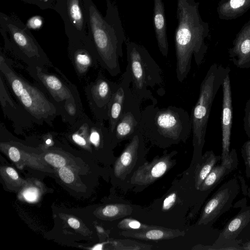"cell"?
<instances>
[{"instance_id": "2", "label": "cell", "mask_w": 250, "mask_h": 250, "mask_svg": "<svg viewBox=\"0 0 250 250\" xmlns=\"http://www.w3.org/2000/svg\"><path fill=\"white\" fill-rule=\"evenodd\" d=\"M155 104L141 111L139 130L145 139L162 148L186 143L192 131L188 111L175 106L160 108Z\"/></svg>"}, {"instance_id": "4", "label": "cell", "mask_w": 250, "mask_h": 250, "mask_svg": "<svg viewBox=\"0 0 250 250\" xmlns=\"http://www.w3.org/2000/svg\"><path fill=\"white\" fill-rule=\"evenodd\" d=\"M230 72L229 66L224 67L214 63L209 67L201 83L199 97L190 115L193 147L190 166L197 163L202 156L212 103L218 90Z\"/></svg>"}, {"instance_id": "37", "label": "cell", "mask_w": 250, "mask_h": 250, "mask_svg": "<svg viewBox=\"0 0 250 250\" xmlns=\"http://www.w3.org/2000/svg\"><path fill=\"white\" fill-rule=\"evenodd\" d=\"M245 249L250 250V243L248 245H247L246 247L245 248Z\"/></svg>"}, {"instance_id": "29", "label": "cell", "mask_w": 250, "mask_h": 250, "mask_svg": "<svg viewBox=\"0 0 250 250\" xmlns=\"http://www.w3.org/2000/svg\"><path fill=\"white\" fill-rule=\"evenodd\" d=\"M3 176L6 183L16 186L15 183L19 185L20 177L17 172L11 167H6L3 169ZM20 186V185H19Z\"/></svg>"}, {"instance_id": "13", "label": "cell", "mask_w": 250, "mask_h": 250, "mask_svg": "<svg viewBox=\"0 0 250 250\" xmlns=\"http://www.w3.org/2000/svg\"><path fill=\"white\" fill-rule=\"evenodd\" d=\"M242 200L240 210L224 227L218 238L211 246H204V250H242L236 238L241 231L250 225V206L246 200Z\"/></svg>"}, {"instance_id": "27", "label": "cell", "mask_w": 250, "mask_h": 250, "mask_svg": "<svg viewBox=\"0 0 250 250\" xmlns=\"http://www.w3.org/2000/svg\"><path fill=\"white\" fill-rule=\"evenodd\" d=\"M21 195L26 201L29 202H34L39 199L40 190L37 187L30 186L23 189Z\"/></svg>"}, {"instance_id": "9", "label": "cell", "mask_w": 250, "mask_h": 250, "mask_svg": "<svg viewBox=\"0 0 250 250\" xmlns=\"http://www.w3.org/2000/svg\"><path fill=\"white\" fill-rule=\"evenodd\" d=\"M239 188V183L235 178L222 184L204 206L197 224L211 226L231 208Z\"/></svg>"}, {"instance_id": "17", "label": "cell", "mask_w": 250, "mask_h": 250, "mask_svg": "<svg viewBox=\"0 0 250 250\" xmlns=\"http://www.w3.org/2000/svg\"><path fill=\"white\" fill-rule=\"evenodd\" d=\"M228 52L230 60L237 68L250 67V19L236 34Z\"/></svg>"}, {"instance_id": "38", "label": "cell", "mask_w": 250, "mask_h": 250, "mask_svg": "<svg viewBox=\"0 0 250 250\" xmlns=\"http://www.w3.org/2000/svg\"><path fill=\"white\" fill-rule=\"evenodd\" d=\"M46 143L47 144H50V143H51V140H50V139H48V140L46 141Z\"/></svg>"}, {"instance_id": "15", "label": "cell", "mask_w": 250, "mask_h": 250, "mask_svg": "<svg viewBox=\"0 0 250 250\" xmlns=\"http://www.w3.org/2000/svg\"><path fill=\"white\" fill-rule=\"evenodd\" d=\"M238 165V160L236 150L232 148L230 151L228 161L216 165L200 185L197 193L198 208L208 194L228 175L237 167Z\"/></svg>"}, {"instance_id": "35", "label": "cell", "mask_w": 250, "mask_h": 250, "mask_svg": "<svg viewBox=\"0 0 250 250\" xmlns=\"http://www.w3.org/2000/svg\"><path fill=\"white\" fill-rule=\"evenodd\" d=\"M240 180L243 194L246 195L250 198V187H248L246 184L244 179H242V178H240Z\"/></svg>"}, {"instance_id": "6", "label": "cell", "mask_w": 250, "mask_h": 250, "mask_svg": "<svg viewBox=\"0 0 250 250\" xmlns=\"http://www.w3.org/2000/svg\"><path fill=\"white\" fill-rule=\"evenodd\" d=\"M126 48V69L130 75L133 93L141 102L150 100L152 104H156V100L148 88L162 83L161 68L144 46L128 42Z\"/></svg>"}, {"instance_id": "22", "label": "cell", "mask_w": 250, "mask_h": 250, "mask_svg": "<svg viewBox=\"0 0 250 250\" xmlns=\"http://www.w3.org/2000/svg\"><path fill=\"white\" fill-rule=\"evenodd\" d=\"M250 9V0H221L217 7L218 17L222 20L236 19Z\"/></svg>"}, {"instance_id": "12", "label": "cell", "mask_w": 250, "mask_h": 250, "mask_svg": "<svg viewBox=\"0 0 250 250\" xmlns=\"http://www.w3.org/2000/svg\"><path fill=\"white\" fill-rule=\"evenodd\" d=\"M141 103L130 88L120 118L112 133L114 146L122 141L130 140L139 130L142 111L140 109Z\"/></svg>"}, {"instance_id": "21", "label": "cell", "mask_w": 250, "mask_h": 250, "mask_svg": "<svg viewBox=\"0 0 250 250\" xmlns=\"http://www.w3.org/2000/svg\"><path fill=\"white\" fill-rule=\"evenodd\" d=\"M125 237L145 240H160L176 238L185 234L184 231L160 227L153 226L146 229L125 230L121 233Z\"/></svg>"}, {"instance_id": "16", "label": "cell", "mask_w": 250, "mask_h": 250, "mask_svg": "<svg viewBox=\"0 0 250 250\" xmlns=\"http://www.w3.org/2000/svg\"><path fill=\"white\" fill-rule=\"evenodd\" d=\"M223 101L222 110V153L221 163L229 159L231 130L232 120L231 89L229 74L225 78L223 84Z\"/></svg>"}, {"instance_id": "33", "label": "cell", "mask_w": 250, "mask_h": 250, "mask_svg": "<svg viewBox=\"0 0 250 250\" xmlns=\"http://www.w3.org/2000/svg\"><path fill=\"white\" fill-rule=\"evenodd\" d=\"M10 159L14 162L17 163L21 160V152L19 149L14 146H10L8 150Z\"/></svg>"}, {"instance_id": "32", "label": "cell", "mask_w": 250, "mask_h": 250, "mask_svg": "<svg viewBox=\"0 0 250 250\" xmlns=\"http://www.w3.org/2000/svg\"><path fill=\"white\" fill-rule=\"evenodd\" d=\"M244 117V128L246 135L250 138V98L246 104Z\"/></svg>"}, {"instance_id": "5", "label": "cell", "mask_w": 250, "mask_h": 250, "mask_svg": "<svg viewBox=\"0 0 250 250\" xmlns=\"http://www.w3.org/2000/svg\"><path fill=\"white\" fill-rule=\"evenodd\" d=\"M0 70L32 121L39 124L45 122L51 125L56 116L60 114L56 105L43 91L18 75L2 56H0Z\"/></svg>"}, {"instance_id": "28", "label": "cell", "mask_w": 250, "mask_h": 250, "mask_svg": "<svg viewBox=\"0 0 250 250\" xmlns=\"http://www.w3.org/2000/svg\"><path fill=\"white\" fill-rule=\"evenodd\" d=\"M44 158L46 162L55 167L61 168L66 165L65 159L57 154L49 153L45 155Z\"/></svg>"}, {"instance_id": "10", "label": "cell", "mask_w": 250, "mask_h": 250, "mask_svg": "<svg viewBox=\"0 0 250 250\" xmlns=\"http://www.w3.org/2000/svg\"><path fill=\"white\" fill-rule=\"evenodd\" d=\"M116 86L117 83L108 79L101 72L86 86V99L96 121L108 120L109 105Z\"/></svg>"}, {"instance_id": "34", "label": "cell", "mask_w": 250, "mask_h": 250, "mask_svg": "<svg viewBox=\"0 0 250 250\" xmlns=\"http://www.w3.org/2000/svg\"><path fill=\"white\" fill-rule=\"evenodd\" d=\"M42 24V21L39 17H34L27 22V26L30 28H39Z\"/></svg>"}, {"instance_id": "20", "label": "cell", "mask_w": 250, "mask_h": 250, "mask_svg": "<svg viewBox=\"0 0 250 250\" xmlns=\"http://www.w3.org/2000/svg\"><path fill=\"white\" fill-rule=\"evenodd\" d=\"M153 21L159 49L164 57H167L168 43L165 7L163 0H154Z\"/></svg>"}, {"instance_id": "11", "label": "cell", "mask_w": 250, "mask_h": 250, "mask_svg": "<svg viewBox=\"0 0 250 250\" xmlns=\"http://www.w3.org/2000/svg\"><path fill=\"white\" fill-rule=\"evenodd\" d=\"M176 150L167 153L165 151L160 156H157L151 162L146 161L139 167L131 178L129 189L140 192L163 176L175 164L173 158Z\"/></svg>"}, {"instance_id": "1", "label": "cell", "mask_w": 250, "mask_h": 250, "mask_svg": "<svg viewBox=\"0 0 250 250\" xmlns=\"http://www.w3.org/2000/svg\"><path fill=\"white\" fill-rule=\"evenodd\" d=\"M199 2L194 0H177V26L174 34L176 77L182 83L191 68L192 57L198 66L207 52L205 42L209 33V24L204 21L199 10Z\"/></svg>"}, {"instance_id": "25", "label": "cell", "mask_w": 250, "mask_h": 250, "mask_svg": "<svg viewBox=\"0 0 250 250\" xmlns=\"http://www.w3.org/2000/svg\"><path fill=\"white\" fill-rule=\"evenodd\" d=\"M241 152L245 166L246 176L250 178V140L244 143L241 147Z\"/></svg>"}, {"instance_id": "8", "label": "cell", "mask_w": 250, "mask_h": 250, "mask_svg": "<svg viewBox=\"0 0 250 250\" xmlns=\"http://www.w3.org/2000/svg\"><path fill=\"white\" fill-rule=\"evenodd\" d=\"M27 70L39 86L47 93L60 115L66 102L72 100L82 103L77 88L61 72V76H59L38 66H27Z\"/></svg>"}, {"instance_id": "3", "label": "cell", "mask_w": 250, "mask_h": 250, "mask_svg": "<svg viewBox=\"0 0 250 250\" xmlns=\"http://www.w3.org/2000/svg\"><path fill=\"white\" fill-rule=\"evenodd\" d=\"M107 11L103 18L94 6L89 8L90 24L100 65L113 77L121 72L119 58L123 56L126 41L117 7L107 0Z\"/></svg>"}, {"instance_id": "36", "label": "cell", "mask_w": 250, "mask_h": 250, "mask_svg": "<svg viewBox=\"0 0 250 250\" xmlns=\"http://www.w3.org/2000/svg\"><path fill=\"white\" fill-rule=\"evenodd\" d=\"M68 224L73 229H77L80 227V223L79 221L75 218H70L68 220Z\"/></svg>"}, {"instance_id": "26", "label": "cell", "mask_w": 250, "mask_h": 250, "mask_svg": "<svg viewBox=\"0 0 250 250\" xmlns=\"http://www.w3.org/2000/svg\"><path fill=\"white\" fill-rule=\"evenodd\" d=\"M153 226H146L139 221L130 219H125L120 224V227L127 230H138L149 229Z\"/></svg>"}, {"instance_id": "14", "label": "cell", "mask_w": 250, "mask_h": 250, "mask_svg": "<svg viewBox=\"0 0 250 250\" xmlns=\"http://www.w3.org/2000/svg\"><path fill=\"white\" fill-rule=\"evenodd\" d=\"M13 40L18 47L17 55L27 66L43 68L53 66L45 54L25 32L14 25L9 26Z\"/></svg>"}, {"instance_id": "31", "label": "cell", "mask_w": 250, "mask_h": 250, "mask_svg": "<svg viewBox=\"0 0 250 250\" xmlns=\"http://www.w3.org/2000/svg\"><path fill=\"white\" fill-rule=\"evenodd\" d=\"M59 174L61 179L65 183L70 184L74 180L73 172L66 167H63L60 168Z\"/></svg>"}, {"instance_id": "23", "label": "cell", "mask_w": 250, "mask_h": 250, "mask_svg": "<svg viewBox=\"0 0 250 250\" xmlns=\"http://www.w3.org/2000/svg\"><path fill=\"white\" fill-rule=\"evenodd\" d=\"M131 207L123 204L108 205L102 210V214L105 217L117 219L125 217L131 214Z\"/></svg>"}, {"instance_id": "7", "label": "cell", "mask_w": 250, "mask_h": 250, "mask_svg": "<svg viewBox=\"0 0 250 250\" xmlns=\"http://www.w3.org/2000/svg\"><path fill=\"white\" fill-rule=\"evenodd\" d=\"M148 150L145 139L139 130L115 160L113 176L116 184L125 191L129 189V183L133 175L147 161L146 156Z\"/></svg>"}, {"instance_id": "39", "label": "cell", "mask_w": 250, "mask_h": 250, "mask_svg": "<svg viewBox=\"0 0 250 250\" xmlns=\"http://www.w3.org/2000/svg\"><path fill=\"white\" fill-rule=\"evenodd\" d=\"M43 0V1H47V0Z\"/></svg>"}, {"instance_id": "24", "label": "cell", "mask_w": 250, "mask_h": 250, "mask_svg": "<svg viewBox=\"0 0 250 250\" xmlns=\"http://www.w3.org/2000/svg\"><path fill=\"white\" fill-rule=\"evenodd\" d=\"M68 10L73 23L78 30H81L83 25V17L79 0H68Z\"/></svg>"}, {"instance_id": "18", "label": "cell", "mask_w": 250, "mask_h": 250, "mask_svg": "<svg viewBox=\"0 0 250 250\" xmlns=\"http://www.w3.org/2000/svg\"><path fill=\"white\" fill-rule=\"evenodd\" d=\"M131 80L128 70L122 75L117 83L115 90L109 103L108 109V128L113 132L120 118L127 92L130 88Z\"/></svg>"}, {"instance_id": "30", "label": "cell", "mask_w": 250, "mask_h": 250, "mask_svg": "<svg viewBox=\"0 0 250 250\" xmlns=\"http://www.w3.org/2000/svg\"><path fill=\"white\" fill-rule=\"evenodd\" d=\"M178 198L177 193L172 191L167 195L163 201L162 208L163 211H168L173 207Z\"/></svg>"}, {"instance_id": "19", "label": "cell", "mask_w": 250, "mask_h": 250, "mask_svg": "<svg viewBox=\"0 0 250 250\" xmlns=\"http://www.w3.org/2000/svg\"><path fill=\"white\" fill-rule=\"evenodd\" d=\"M221 155H215L212 150L207 151L202 155L197 163L190 166L188 181L195 192L197 206V193L199 187L213 167L219 161H221Z\"/></svg>"}]
</instances>
